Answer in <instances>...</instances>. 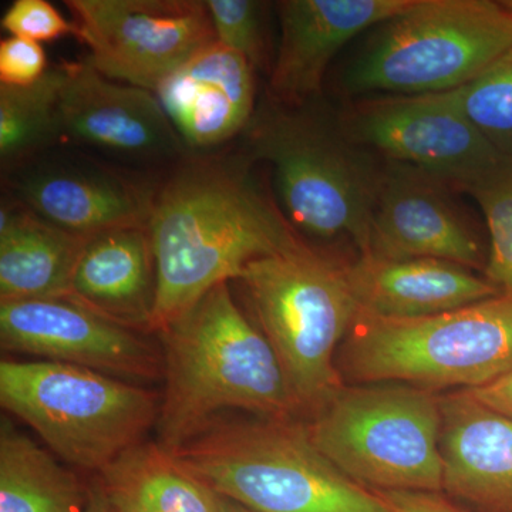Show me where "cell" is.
Returning a JSON list of instances; mask_svg holds the SVG:
<instances>
[{
    "label": "cell",
    "instance_id": "17",
    "mask_svg": "<svg viewBox=\"0 0 512 512\" xmlns=\"http://www.w3.org/2000/svg\"><path fill=\"white\" fill-rule=\"evenodd\" d=\"M256 72L221 43L205 46L156 96L190 154L224 150L242 137L256 109Z\"/></svg>",
    "mask_w": 512,
    "mask_h": 512
},
{
    "label": "cell",
    "instance_id": "24",
    "mask_svg": "<svg viewBox=\"0 0 512 512\" xmlns=\"http://www.w3.org/2000/svg\"><path fill=\"white\" fill-rule=\"evenodd\" d=\"M66 76L63 63L30 86L0 84L2 175L60 146L59 106Z\"/></svg>",
    "mask_w": 512,
    "mask_h": 512
},
{
    "label": "cell",
    "instance_id": "19",
    "mask_svg": "<svg viewBox=\"0 0 512 512\" xmlns=\"http://www.w3.org/2000/svg\"><path fill=\"white\" fill-rule=\"evenodd\" d=\"M345 269L359 312L376 318H429L501 293L471 269L439 259L360 254Z\"/></svg>",
    "mask_w": 512,
    "mask_h": 512
},
{
    "label": "cell",
    "instance_id": "10",
    "mask_svg": "<svg viewBox=\"0 0 512 512\" xmlns=\"http://www.w3.org/2000/svg\"><path fill=\"white\" fill-rule=\"evenodd\" d=\"M64 6L93 69L154 94L192 56L217 42L201 0H66Z\"/></svg>",
    "mask_w": 512,
    "mask_h": 512
},
{
    "label": "cell",
    "instance_id": "25",
    "mask_svg": "<svg viewBox=\"0 0 512 512\" xmlns=\"http://www.w3.org/2000/svg\"><path fill=\"white\" fill-rule=\"evenodd\" d=\"M464 192L480 205L490 235L484 278L501 292H512V158L505 157Z\"/></svg>",
    "mask_w": 512,
    "mask_h": 512
},
{
    "label": "cell",
    "instance_id": "34",
    "mask_svg": "<svg viewBox=\"0 0 512 512\" xmlns=\"http://www.w3.org/2000/svg\"><path fill=\"white\" fill-rule=\"evenodd\" d=\"M503 5L505 6V8L510 10V13L512 15V0H503Z\"/></svg>",
    "mask_w": 512,
    "mask_h": 512
},
{
    "label": "cell",
    "instance_id": "12",
    "mask_svg": "<svg viewBox=\"0 0 512 512\" xmlns=\"http://www.w3.org/2000/svg\"><path fill=\"white\" fill-rule=\"evenodd\" d=\"M160 177L56 147L3 175V181L6 192L43 221L92 238L148 227Z\"/></svg>",
    "mask_w": 512,
    "mask_h": 512
},
{
    "label": "cell",
    "instance_id": "2",
    "mask_svg": "<svg viewBox=\"0 0 512 512\" xmlns=\"http://www.w3.org/2000/svg\"><path fill=\"white\" fill-rule=\"evenodd\" d=\"M164 393L158 443L174 453L227 412L299 420L284 369L224 282L158 333Z\"/></svg>",
    "mask_w": 512,
    "mask_h": 512
},
{
    "label": "cell",
    "instance_id": "29",
    "mask_svg": "<svg viewBox=\"0 0 512 512\" xmlns=\"http://www.w3.org/2000/svg\"><path fill=\"white\" fill-rule=\"evenodd\" d=\"M45 49L32 40L9 36L0 42V84L26 87L39 82L47 70Z\"/></svg>",
    "mask_w": 512,
    "mask_h": 512
},
{
    "label": "cell",
    "instance_id": "1",
    "mask_svg": "<svg viewBox=\"0 0 512 512\" xmlns=\"http://www.w3.org/2000/svg\"><path fill=\"white\" fill-rule=\"evenodd\" d=\"M252 163L244 151L188 154L161 175L148 224L157 265L153 335L249 262L301 241L259 190Z\"/></svg>",
    "mask_w": 512,
    "mask_h": 512
},
{
    "label": "cell",
    "instance_id": "3",
    "mask_svg": "<svg viewBox=\"0 0 512 512\" xmlns=\"http://www.w3.org/2000/svg\"><path fill=\"white\" fill-rule=\"evenodd\" d=\"M173 454L252 512H389L320 453L301 420L221 417Z\"/></svg>",
    "mask_w": 512,
    "mask_h": 512
},
{
    "label": "cell",
    "instance_id": "33",
    "mask_svg": "<svg viewBox=\"0 0 512 512\" xmlns=\"http://www.w3.org/2000/svg\"><path fill=\"white\" fill-rule=\"evenodd\" d=\"M221 512H252L248 508L242 507L235 501L228 500V498L222 497Z\"/></svg>",
    "mask_w": 512,
    "mask_h": 512
},
{
    "label": "cell",
    "instance_id": "21",
    "mask_svg": "<svg viewBox=\"0 0 512 512\" xmlns=\"http://www.w3.org/2000/svg\"><path fill=\"white\" fill-rule=\"evenodd\" d=\"M89 239L43 221L6 192L0 208V302L66 299Z\"/></svg>",
    "mask_w": 512,
    "mask_h": 512
},
{
    "label": "cell",
    "instance_id": "11",
    "mask_svg": "<svg viewBox=\"0 0 512 512\" xmlns=\"http://www.w3.org/2000/svg\"><path fill=\"white\" fill-rule=\"evenodd\" d=\"M342 131L352 143L375 148L389 161L461 191L505 158L467 116L460 89L359 101L343 120Z\"/></svg>",
    "mask_w": 512,
    "mask_h": 512
},
{
    "label": "cell",
    "instance_id": "13",
    "mask_svg": "<svg viewBox=\"0 0 512 512\" xmlns=\"http://www.w3.org/2000/svg\"><path fill=\"white\" fill-rule=\"evenodd\" d=\"M64 64L59 147L146 173L190 154L156 94L111 80L86 60Z\"/></svg>",
    "mask_w": 512,
    "mask_h": 512
},
{
    "label": "cell",
    "instance_id": "27",
    "mask_svg": "<svg viewBox=\"0 0 512 512\" xmlns=\"http://www.w3.org/2000/svg\"><path fill=\"white\" fill-rule=\"evenodd\" d=\"M215 39L252 67L271 70L266 40V5L255 0H207Z\"/></svg>",
    "mask_w": 512,
    "mask_h": 512
},
{
    "label": "cell",
    "instance_id": "18",
    "mask_svg": "<svg viewBox=\"0 0 512 512\" xmlns=\"http://www.w3.org/2000/svg\"><path fill=\"white\" fill-rule=\"evenodd\" d=\"M444 494L473 512H512V419L464 390L441 394Z\"/></svg>",
    "mask_w": 512,
    "mask_h": 512
},
{
    "label": "cell",
    "instance_id": "16",
    "mask_svg": "<svg viewBox=\"0 0 512 512\" xmlns=\"http://www.w3.org/2000/svg\"><path fill=\"white\" fill-rule=\"evenodd\" d=\"M414 0H282L278 50L269 70V100L286 107L312 103L326 70L353 37L389 22Z\"/></svg>",
    "mask_w": 512,
    "mask_h": 512
},
{
    "label": "cell",
    "instance_id": "28",
    "mask_svg": "<svg viewBox=\"0 0 512 512\" xmlns=\"http://www.w3.org/2000/svg\"><path fill=\"white\" fill-rule=\"evenodd\" d=\"M10 36L42 43L74 35L72 22L46 0H15L2 18Z\"/></svg>",
    "mask_w": 512,
    "mask_h": 512
},
{
    "label": "cell",
    "instance_id": "9",
    "mask_svg": "<svg viewBox=\"0 0 512 512\" xmlns=\"http://www.w3.org/2000/svg\"><path fill=\"white\" fill-rule=\"evenodd\" d=\"M512 46V15L493 0H414L383 23L345 77L350 93L426 94L473 82Z\"/></svg>",
    "mask_w": 512,
    "mask_h": 512
},
{
    "label": "cell",
    "instance_id": "8",
    "mask_svg": "<svg viewBox=\"0 0 512 512\" xmlns=\"http://www.w3.org/2000/svg\"><path fill=\"white\" fill-rule=\"evenodd\" d=\"M0 403L60 460L99 474L157 427L161 396L86 367L3 359Z\"/></svg>",
    "mask_w": 512,
    "mask_h": 512
},
{
    "label": "cell",
    "instance_id": "31",
    "mask_svg": "<svg viewBox=\"0 0 512 512\" xmlns=\"http://www.w3.org/2000/svg\"><path fill=\"white\" fill-rule=\"evenodd\" d=\"M464 392L487 409L512 419V370L494 382Z\"/></svg>",
    "mask_w": 512,
    "mask_h": 512
},
{
    "label": "cell",
    "instance_id": "32",
    "mask_svg": "<svg viewBox=\"0 0 512 512\" xmlns=\"http://www.w3.org/2000/svg\"><path fill=\"white\" fill-rule=\"evenodd\" d=\"M86 512H114L111 510L109 501L104 497L97 477L90 483V501Z\"/></svg>",
    "mask_w": 512,
    "mask_h": 512
},
{
    "label": "cell",
    "instance_id": "20",
    "mask_svg": "<svg viewBox=\"0 0 512 512\" xmlns=\"http://www.w3.org/2000/svg\"><path fill=\"white\" fill-rule=\"evenodd\" d=\"M66 301L153 335L157 265L150 229H113L90 238L74 268Z\"/></svg>",
    "mask_w": 512,
    "mask_h": 512
},
{
    "label": "cell",
    "instance_id": "23",
    "mask_svg": "<svg viewBox=\"0 0 512 512\" xmlns=\"http://www.w3.org/2000/svg\"><path fill=\"white\" fill-rule=\"evenodd\" d=\"M90 484L2 419L0 512H86Z\"/></svg>",
    "mask_w": 512,
    "mask_h": 512
},
{
    "label": "cell",
    "instance_id": "14",
    "mask_svg": "<svg viewBox=\"0 0 512 512\" xmlns=\"http://www.w3.org/2000/svg\"><path fill=\"white\" fill-rule=\"evenodd\" d=\"M0 345L8 352L86 367L126 382L163 377L161 346L146 333L66 299L0 302Z\"/></svg>",
    "mask_w": 512,
    "mask_h": 512
},
{
    "label": "cell",
    "instance_id": "22",
    "mask_svg": "<svg viewBox=\"0 0 512 512\" xmlns=\"http://www.w3.org/2000/svg\"><path fill=\"white\" fill-rule=\"evenodd\" d=\"M97 480L114 512H221V495L158 441L128 448Z\"/></svg>",
    "mask_w": 512,
    "mask_h": 512
},
{
    "label": "cell",
    "instance_id": "26",
    "mask_svg": "<svg viewBox=\"0 0 512 512\" xmlns=\"http://www.w3.org/2000/svg\"><path fill=\"white\" fill-rule=\"evenodd\" d=\"M467 116L505 157L512 158V46L473 82L460 87Z\"/></svg>",
    "mask_w": 512,
    "mask_h": 512
},
{
    "label": "cell",
    "instance_id": "30",
    "mask_svg": "<svg viewBox=\"0 0 512 512\" xmlns=\"http://www.w3.org/2000/svg\"><path fill=\"white\" fill-rule=\"evenodd\" d=\"M389 512H473L444 493L373 491Z\"/></svg>",
    "mask_w": 512,
    "mask_h": 512
},
{
    "label": "cell",
    "instance_id": "15",
    "mask_svg": "<svg viewBox=\"0 0 512 512\" xmlns=\"http://www.w3.org/2000/svg\"><path fill=\"white\" fill-rule=\"evenodd\" d=\"M447 188L450 185L433 175L390 161L380 174L369 244L363 254L485 268L487 256L480 235Z\"/></svg>",
    "mask_w": 512,
    "mask_h": 512
},
{
    "label": "cell",
    "instance_id": "7",
    "mask_svg": "<svg viewBox=\"0 0 512 512\" xmlns=\"http://www.w3.org/2000/svg\"><path fill=\"white\" fill-rule=\"evenodd\" d=\"M305 424L320 453L367 490L444 493L441 394L345 384Z\"/></svg>",
    "mask_w": 512,
    "mask_h": 512
},
{
    "label": "cell",
    "instance_id": "4",
    "mask_svg": "<svg viewBox=\"0 0 512 512\" xmlns=\"http://www.w3.org/2000/svg\"><path fill=\"white\" fill-rule=\"evenodd\" d=\"M234 282L278 356L301 417L309 419L346 384L338 353L359 306L345 265L301 239L249 262Z\"/></svg>",
    "mask_w": 512,
    "mask_h": 512
},
{
    "label": "cell",
    "instance_id": "6",
    "mask_svg": "<svg viewBox=\"0 0 512 512\" xmlns=\"http://www.w3.org/2000/svg\"><path fill=\"white\" fill-rule=\"evenodd\" d=\"M306 109L271 100L258 107L242 134V151L271 165L279 210L299 235L349 237L363 254L380 174L350 148L343 131Z\"/></svg>",
    "mask_w": 512,
    "mask_h": 512
},
{
    "label": "cell",
    "instance_id": "5",
    "mask_svg": "<svg viewBox=\"0 0 512 512\" xmlns=\"http://www.w3.org/2000/svg\"><path fill=\"white\" fill-rule=\"evenodd\" d=\"M346 384L473 390L512 370V292L440 315L383 319L359 312L338 353Z\"/></svg>",
    "mask_w": 512,
    "mask_h": 512
}]
</instances>
